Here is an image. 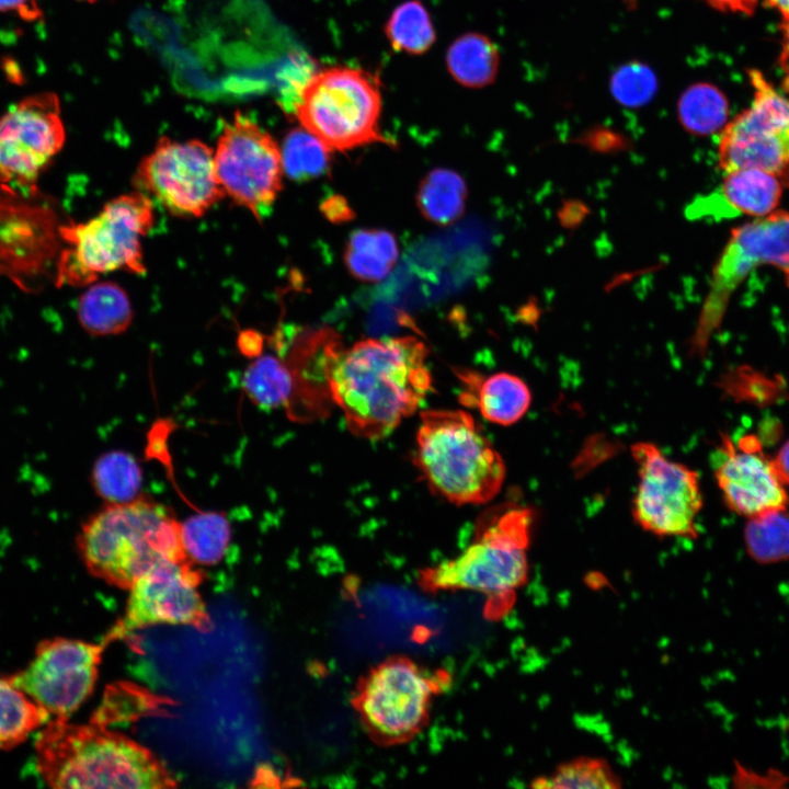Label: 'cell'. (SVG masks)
Listing matches in <instances>:
<instances>
[{"label":"cell","mask_w":789,"mask_h":789,"mask_svg":"<svg viewBox=\"0 0 789 789\" xmlns=\"http://www.w3.org/2000/svg\"><path fill=\"white\" fill-rule=\"evenodd\" d=\"M181 537L184 552L191 562L214 564L227 551L231 527L221 512H198L181 522Z\"/></svg>","instance_id":"26"},{"label":"cell","mask_w":789,"mask_h":789,"mask_svg":"<svg viewBox=\"0 0 789 789\" xmlns=\"http://www.w3.org/2000/svg\"><path fill=\"white\" fill-rule=\"evenodd\" d=\"M77 547L93 576L121 588H129L158 563L187 559L181 522L171 508L142 494L130 502L104 504L89 516Z\"/></svg>","instance_id":"3"},{"label":"cell","mask_w":789,"mask_h":789,"mask_svg":"<svg viewBox=\"0 0 789 789\" xmlns=\"http://www.w3.org/2000/svg\"><path fill=\"white\" fill-rule=\"evenodd\" d=\"M773 462L782 483L789 485V441L781 446Z\"/></svg>","instance_id":"37"},{"label":"cell","mask_w":789,"mask_h":789,"mask_svg":"<svg viewBox=\"0 0 789 789\" xmlns=\"http://www.w3.org/2000/svg\"><path fill=\"white\" fill-rule=\"evenodd\" d=\"M36 769L52 788H173L176 779L147 747L101 727L49 719L35 742Z\"/></svg>","instance_id":"2"},{"label":"cell","mask_w":789,"mask_h":789,"mask_svg":"<svg viewBox=\"0 0 789 789\" xmlns=\"http://www.w3.org/2000/svg\"><path fill=\"white\" fill-rule=\"evenodd\" d=\"M428 350L414 336L365 339L324 352L328 396L354 435L377 441L419 410L433 388Z\"/></svg>","instance_id":"1"},{"label":"cell","mask_w":789,"mask_h":789,"mask_svg":"<svg viewBox=\"0 0 789 789\" xmlns=\"http://www.w3.org/2000/svg\"><path fill=\"white\" fill-rule=\"evenodd\" d=\"M729 104L724 94L710 83H695L677 102V117L684 129L705 136L725 126Z\"/></svg>","instance_id":"28"},{"label":"cell","mask_w":789,"mask_h":789,"mask_svg":"<svg viewBox=\"0 0 789 789\" xmlns=\"http://www.w3.org/2000/svg\"><path fill=\"white\" fill-rule=\"evenodd\" d=\"M4 62L7 66H3V70L7 73L8 79L19 83V80L22 79V71L19 69L18 64L11 59H8Z\"/></svg>","instance_id":"40"},{"label":"cell","mask_w":789,"mask_h":789,"mask_svg":"<svg viewBox=\"0 0 789 789\" xmlns=\"http://www.w3.org/2000/svg\"><path fill=\"white\" fill-rule=\"evenodd\" d=\"M754 99L723 128L719 165L727 173L755 168L789 184V99L781 95L758 70L750 71Z\"/></svg>","instance_id":"14"},{"label":"cell","mask_w":789,"mask_h":789,"mask_svg":"<svg viewBox=\"0 0 789 789\" xmlns=\"http://www.w3.org/2000/svg\"><path fill=\"white\" fill-rule=\"evenodd\" d=\"M60 102L52 91L27 95L0 115V185L37 191V180L64 147Z\"/></svg>","instance_id":"13"},{"label":"cell","mask_w":789,"mask_h":789,"mask_svg":"<svg viewBox=\"0 0 789 789\" xmlns=\"http://www.w3.org/2000/svg\"><path fill=\"white\" fill-rule=\"evenodd\" d=\"M713 469L727 505L740 515L752 517L789 505L773 458L763 453L756 438H743L735 445L724 436L713 455Z\"/></svg>","instance_id":"17"},{"label":"cell","mask_w":789,"mask_h":789,"mask_svg":"<svg viewBox=\"0 0 789 789\" xmlns=\"http://www.w3.org/2000/svg\"><path fill=\"white\" fill-rule=\"evenodd\" d=\"M466 194L460 175L451 170L435 169L422 180L416 202L425 218L447 225L462 214Z\"/></svg>","instance_id":"27"},{"label":"cell","mask_w":789,"mask_h":789,"mask_svg":"<svg viewBox=\"0 0 789 789\" xmlns=\"http://www.w3.org/2000/svg\"><path fill=\"white\" fill-rule=\"evenodd\" d=\"M214 162L225 195L263 218L283 184L281 147L273 136L238 113L218 138Z\"/></svg>","instance_id":"11"},{"label":"cell","mask_w":789,"mask_h":789,"mask_svg":"<svg viewBox=\"0 0 789 789\" xmlns=\"http://www.w3.org/2000/svg\"><path fill=\"white\" fill-rule=\"evenodd\" d=\"M241 351L248 356L258 357L261 355L262 339L256 333H247L244 342L240 341Z\"/></svg>","instance_id":"39"},{"label":"cell","mask_w":789,"mask_h":789,"mask_svg":"<svg viewBox=\"0 0 789 789\" xmlns=\"http://www.w3.org/2000/svg\"><path fill=\"white\" fill-rule=\"evenodd\" d=\"M15 13L24 21L32 22L43 16L37 0H0V13Z\"/></svg>","instance_id":"34"},{"label":"cell","mask_w":789,"mask_h":789,"mask_svg":"<svg viewBox=\"0 0 789 789\" xmlns=\"http://www.w3.org/2000/svg\"><path fill=\"white\" fill-rule=\"evenodd\" d=\"M324 213L332 220L350 218V208L342 198L331 197L324 203Z\"/></svg>","instance_id":"38"},{"label":"cell","mask_w":789,"mask_h":789,"mask_svg":"<svg viewBox=\"0 0 789 789\" xmlns=\"http://www.w3.org/2000/svg\"><path fill=\"white\" fill-rule=\"evenodd\" d=\"M378 80L362 69L334 66L311 76L300 89L295 114L330 150L345 151L389 141L380 132Z\"/></svg>","instance_id":"7"},{"label":"cell","mask_w":789,"mask_h":789,"mask_svg":"<svg viewBox=\"0 0 789 789\" xmlns=\"http://www.w3.org/2000/svg\"><path fill=\"white\" fill-rule=\"evenodd\" d=\"M153 210L152 201L138 191L110 201L87 221L61 225L58 285H91L114 271L144 274L141 241L153 226Z\"/></svg>","instance_id":"5"},{"label":"cell","mask_w":789,"mask_h":789,"mask_svg":"<svg viewBox=\"0 0 789 789\" xmlns=\"http://www.w3.org/2000/svg\"><path fill=\"white\" fill-rule=\"evenodd\" d=\"M139 192L156 199L168 211L201 217L224 196L214 150L199 140L160 138L136 172Z\"/></svg>","instance_id":"10"},{"label":"cell","mask_w":789,"mask_h":789,"mask_svg":"<svg viewBox=\"0 0 789 789\" xmlns=\"http://www.w3.org/2000/svg\"><path fill=\"white\" fill-rule=\"evenodd\" d=\"M500 57L496 46L480 33H466L447 49L446 65L450 76L466 88H483L498 75Z\"/></svg>","instance_id":"21"},{"label":"cell","mask_w":789,"mask_h":789,"mask_svg":"<svg viewBox=\"0 0 789 789\" xmlns=\"http://www.w3.org/2000/svg\"><path fill=\"white\" fill-rule=\"evenodd\" d=\"M249 400L265 410L287 408L295 395V378L286 358L259 355L247 367L241 380Z\"/></svg>","instance_id":"22"},{"label":"cell","mask_w":789,"mask_h":789,"mask_svg":"<svg viewBox=\"0 0 789 789\" xmlns=\"http://www.w3.org/2000/svg\"><path fill=\"white\" fill-rule=\"evenodd\" d=\"M415 436L414 464L428 488L455 505L492 500L505 464L476 420L462 410H426Z\"/></svg>","instance_id":"4"},{"label":"cell","mask_w":789,"mask_h":789,"mask_svg":"<svg viewBox=\"0 0 789 789\" xmlns=\"http://www.w3.org/2000/svg\"><path fill=\"white\" fill-rule=\"evenodd\" d=\"M78 1H83V2H88V3H92V2H96V1H99V0H78Z\"/></svg>","instance_id":"42"},{"label":"cell","mask_w":789,"mask_h":789,"mask_svg":"<svg viewBox=\"0 0 789 789\" xmlns=\"http://www.w3.org/2000/svg\"><path fill=\"white\" fill-rule=\"evenodd\" d=\"M105 644L62 637L42 640L28 664L9 678L50 719L69 718L94 689Z\"/></svg>","instance_id":"15"},{"label":"cell","mask_w":789,"mask_h":789,"mask_svg":"<svg viewBox=\"0 0 789 789\" xmlns=\"http://www.w3.org/2000/svg\"><path fill=\"white\" fill-rule=\"evenodd\" d=\"M781 33L782 38L779 65L785 77V83L789 88V19L782 20Z\"/></svg>","instance_id":"36"},{"label":"cell","mask_w":789,"mask_h":789,"mask_svg":"<svg viewBox=\"0 0 789 789\" xmlns=\"http://www.w3.org/2000/svg\"><path fill=\"white\" fill-rule=\"evenodd\" d=\"M638 469L632 516L647 531L661 537L697 536L702 495L696 471L670 460L650 442L631 446Z\"/></svg>","instance_id":"12"},{"label":"cell","mask_w":789,"mask_h":789,"mask_svg":"<svg viewBox=\"0 0 789 789\" xmlns=\"http://www.w3.org/2000/svg\"><path fill=\"white\" fill-rule=\"evenodd\" d=\"M780 180L764 170L742 168L728 172L719 193L728 209L763 217L775 210L781 196Z\"/></svg>","instance_id":"19"},{"label":"cell","mask_w":789,"mask_h":789,"mask_svg":"<svg viewBox=\"0 0 789 789\" xmlns=\"http://www.w3.org/2000/svg\"><path fill=\"white\" fill-rule=\"evenodd\" d=\"M331 150L310 132L290 130L281 147L284 172L297 181L322 175L329 167Z\"/></svg>","instance_id":"31"},{"label":"cell","mask_w":789,"mask_h":789,"mask_svg":"<svg viewBox=\"0 0 789 789\" xmlns=\"http://www.w3.org/2000/svg\"><path fill=\"white\" fill-rule=\"evenodd\" d=\"M658 90L654 72L639 61L618 68L610 79V91L620 104L638 107L649 103Z\"/></svg>","instance_id":"33"},{"label":"cell","mask_w":789,"mask_h":789,"mask_svg":"<svg viewBox=\"0 0 789 789\" xmlns=\"http://www.w3.org/2000/svg\"><path fill=\"white\" fill-rule=\"evenodd\" d=\"M442 681L411 658L393 655L358 681L351 704L377 745L408 743L427 725Z\"/></svg>","instance_id":"8"},{"label":"cell","mask_w":789,"mask_h":789,"mask_svg":"<svg viewBox=\"0 0 789 789\" xmlns=\"http://www.w3.org/2000/svg\"><path fill=\"white\" fill-rule=\"evenodd\" d=\"M398 253L392 233L381 229H361L351 235L344 262L357 279L379 282L392 270Z\"/></svg>","instance_id":"23"},{"label":"cell","mask_w":789,"mask_h":789,"mask_svg":"<svg viewBox=\"0 0 789 789\" xmlns=\"http://www.w3.org/2000/svg\"><path fill=\"white\" fill-rule=\"evenodd\" d=\"M709 5L727 12L753 14L758 0H704Z\"/></svg>","instance_id":"35"},{"label":"cell","mask_w":789,"mask_h":789,"mask_svg":"<svg viewBox=\"0 0 789 789\" xmlns=\"http://www.w3.org/2000/svg\"><path fill=\"white\" fill-rule=\"evenodd\" d=\"M765 3L778 11L782 20L789 19V0H765Z\"/></svg>","instance_id":"41"},{"label":"cell","mask_w":789,"mask_h":789,"mask_svg":"<svg viewBox=\"0 0 789 789\" xmlns=\"http://www.w3.org/2000/svg\"><path fill=\"white\" fill-rule=\"evenodd\" d=\"M81 327L90 334L107 336L123 333L133 319V309L125 290L112 282L92 283L78 302Z\"/></svg>","instance_id":"20"},{"label":"cell","mask_w":789,"mask_h":789,"mask_svg":"<svg viewBox=\"0 0 789 789\" xmlns=\"http://www.w3.org/2000/svg\"><path fill=\"white\" fill-rule=\"evenodd\" d=\"M202 579L201 571L188 559L158 563L128 588L125 614L104 642L160 624L187 625L207 631L210 618L198 592Z\"/></svg>","instance_id":"16"},{"label":"cell","mask_w":789,"mask_h":789,"mask_svg":"<svg viewBox=\"0 0 789 789\" xmlns=\"http://www.w3.org/2000/svg\"><path fill=\"white\" fill-rule=\"evenodd\" d=\"M533 517L530 508L511 503L485 513L473 541L464 551L422 571V586L492 597L512 594L527 579Z\"/></svg>","instance_id":"6"},{"label":"cell","mask_w":789,"mask_h":789,"mask_svg":"<svg viewBox=\"0 0 789 789\" xmlns=\"http://www.w3.org/2000/svg\"><path fill=\"white\" fill-rule=\"evenodd\" d=\"M610 769L596 759H579L563 764L552 775L537 779L536 788L605 789L618 786Z\"/></svg>","instance_id":"32"},{"label":"cell","mask_w":789,"mask_h":789,"mask_svg":"<svg viewBox=\"0 0 789 789\" xmlns=\"http://www.w3.org/2000/svg\"><path fill=\"white\" fill-rule=\"evenodd\" d=\"M788 508V507H787ZM776 508L752 517L744 529L748 556L761 564L789 560V512Z\"/></svg>","instance_id":"29"},{"label":"cell","mask_w":789,"mask_h":789,"mask_svg":"<svg viewBox=\"0 0 789 789\" xmlns=\"http://www.w3.org/2000/svg\"><path fill=\"white\" fill-rule=\"evenodd\" d=\"M779 268L789 286V213L773 211L735 228L713 267L710 287L693 338V353H702L720 324L734 289L752 268Z\"/></svg>","instance_id":"9"},{"label":"cell","mask_w":789,"mask_h":789,"mask_svg":"<svg viewBox=\"0 0 789 789\" xmlns=\"http://www.w3.org/2000/svg\"><path fill=\"white\" fill-rule=\"evenodd\" d=\"M49 719V714L9 676H0V751L21 745Z\"/></svg>","instance_id":"24"},{"label":"cell","mask_w":789,"mask_h":789,"mask_svg":"<svg viewBox=\"0 0 789 789\" xmlns=\"http://www.w3.org/2000/svg\"><path fill=\"white\" fill-rule=\"evenodd\" d=\"M386 36L397 52L421 55L436 39L428 11L419 0H408L398 5L385 25Z\"/></svg>","instance_id":"30"},{"label":"cell","mask_w":789,"mask_h":789,"mask_svg":"<svg viewBox=\"0 0 789 789\" xmlns=\"http://www.w3.org/2000/svg\"><path fill=\"white\" fill-rule=\"evenodd\" d=\"M90 479L96 495L105 504L126 503L141 495V467L124 450L101 455L92 467Z\"/></svg>","instance_id":"25"},{"label":"cell","mask_w":789,"mask_h":789,"mask_svg":"<svg viewBox=\"0 0 789 789\" xmlns=\"http://www.w3.org/2000/svg\"><path fill=\"white\" fill-rule=\"evenodd\" d=\"M462 384L460 400L477 408L481 415L499 425H511L523 418L530 405L527 385L517 376L496 373L483 376L477 371L457 370Z\"/></svg>","instance_id":"18"}]
</instances>
